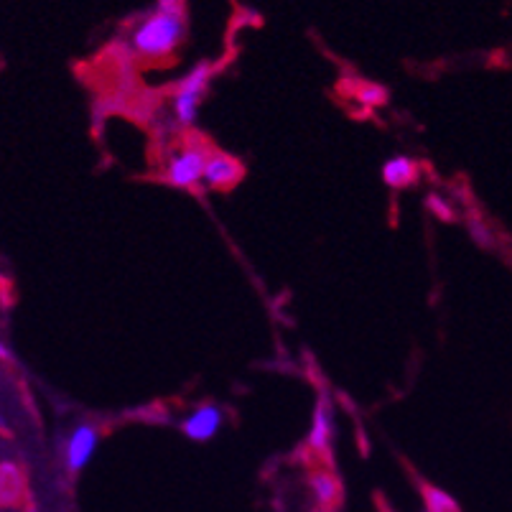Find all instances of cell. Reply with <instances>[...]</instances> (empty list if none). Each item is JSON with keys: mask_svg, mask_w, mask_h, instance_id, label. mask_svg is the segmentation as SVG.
Returning <instances> with one entry per match:
<instances>
[{"mask_svg": "<svg viewBox=\"0 0 512 512\" xmlns=\"http://www.w3.org/2000/svg\"><path fill=\"white\" fill-rule=\"evenodd\" d=\"M186 34V13L184 3L164 0L158 3L151 16L143 18L130 34L133 49L146 59H164L184 41Z\"/></svg>", "mask_w": 512, "mask_h": 512, "instance_id": "obj_1", "label": "cell"}, {"mask_svg": "<svg viewBox=\"0 0 512 512\" xmlns=\"http://www.w3.org/2000/svg\"><path fill=\"white\" fill-rule=\"evenodd\" d=\"M209 79H212V67L202 62L179 82L174 95V113L181 125H192L197 120L199 107H202L204 95H207Z\"/></svg>", "mask_w": 512, "mask_h": 512, "instance_id": "obj_2", "label": "cell"}, {"mask_svg": "<svg viewBox=\"0 0 512 512\" xmlns=\"http://www.w3.org/2000/svg\"><path fill=\"white\" fill-rule=\"evenodd\" d=\"M209 151L202 146H186L176 153L174 158L166 166L164 181L166 184L176 186V189H194L197 184H202L204 164H207Z\"/></svg>", "mask_w": 512, "mask_h": 512, "instance_id": "obj_3", "label": "cell"}, {"mask_svg": "<svg viewBox=\"0 0 512 512\" xmlns=\"http://www.w3.org/2000/svg\"><path fill=\"white\" fill-rule=\"evenodd\" d=\"M245 176V166L237 161L235 156L225 151H209L207 164H204L202 184L214 192H227L232 186H237Z\"/></svg>", "mask_w": 512, "mask_h": 512, "instance_id": "obj_4", "label": "cell"}, {"mask_svg": "<svg viewBox=\"0 0 512 512\" xmlns=\"http://www.w3.org/2000/svg\"><path fill=\"white\" fill-rule=\"evenodd\" d=\"M97 441H100V431L92 423H79L69 434L67 446H64V456H67L69 472H79L90 464L92 454L97 451Z\"/></svg>", "mask_w": 512, "mask_h": 512, "instance_id": "obj_5", "label": "cell"}, {"mask_svg": "<svg viewBox=\"0 0 512 512\" xmlns=\"http://www.w3.org/2000/svg\"><path fill=\"white\" fill-rule=\"evenodd\" d=\"M222 428V408L220 406H199L181 421V434L192 441H209Z\"/></svg>", "mask_w": 512, "mask_h": 512, "instance_id": "obj_6", "label": "cell"}, {"mask_svg": "<svg viewBox=\"0 0 512 512\" xmlns=\"http://www.w3.org/2000/svg\"><path fill=\"white\" fill-rule=\"evenodd\" d=\"M334 439V408L327 393H321L316 400L314 418H311L309 431V446L314 451H329Z\"/></svg>", "mask_w": 512, "mask_h": 512, "instance_id": "obj_7", "label": "cell"}, {"mask_svg": "<svg viewBox=\"0 0 512 512\" xmlns=\"http://www.w3.org/2000/svg\"><path fill=\"white\" fill-rule=\"evenodd\" d=\"M309 487L311 492H314L316 507H319L321 512H332L334 507H337L339 497H342V487H339L337 477H334L332 472H324V469L311 472Z\"/></svg>", "mask_w": 512, "mask_h": 512, "instance_id": "obj_8", "label": "cell"}, {"mask_svg": "<svg viewBox=\"0 0 512 512\" xmlns=\"http://www.w3.org/2000/svg\"><path fill=\"white\" fill-rule=\"evenodd\" d=\"M416 179L418 164L408 156H395L383 166V181L388 186H393V189H406V186H411Z\"/></svg>", "mask_w": 512, "mask_h": 512, "instance_id": "obj_9", "label": "cell"}, {"mask_svg": "<svg viewBox=\"0 0 512 512\" xmlns=\"http://www.w3.org/2000/svg\"><path fill=\"white\" fill-rule=\"evenodd\" d=\"M21 474L13 464H0V505H13L21 495Z\"/></svg>", "mask_w": 512, "mask_h": 512, "instance_id": "obj_10", "label": "cell"}, {"mask_svg": "<svg viewBox=\"0 0 512 512\" xmlns=\"http://www.w3.org/2000/svg\"><path fill=\"white\" fill-rule=\"evenodd\" d=\"M423 502H426V512H459V505L454 502V497L446 495L439 487H431L428 482H421Z\"/></svg>", "mask_w": 512, "mask_h": 512, "instance_id": "obj_11", "label": "cell"}, {"mask_svg": "<svg viewBox=\"0 0 512 512\" xmlns=\"http://www.w3.org/2000/svg\"><path fill=\"white\" fill-rule=\"evenodd\" d=\"M357 100L365 102V105H383V102L388 100V92L380 85H362L360 90H357Z\"/></svg>", "mask_w": 512, "mask_h": 512, "instance_id": "obj_12", "label": "cell"}, {"mask_svg": "<svg viewBox=\"0 0 512 512\" xmlns=\"http://www.w3.org/2000/svg\"><path fill=\"white\" fill-rule=\"evenodd\" d=\"M428 209H434L436 217H441V220H446V222H449L451 217H454V212H451V209H449V204L441 202V199L436 197V194H431V197H428Z\"/></svg>", "mask_w": 512, "mask_h": 512, "instance_id": "obj_13", "label": "cell"}, {"mask_svg": "<svg viewBox=\"0 0 512 512\" xmlns=\"http://www.w3.org/2000/svg\"><path fill=\"white\" fill-rule=\"evenodd\" d=\"M8 357V349H6V344L0 342V360H6Z\"/></svg>", "mask_w": 512, "mask_h": 512, "instance_id": "obj_14", "label": "cell"}]
</instances>
